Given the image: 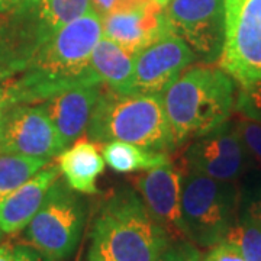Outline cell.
Returning <instances> with one entry per match:
<instances>
[{
    "mask_svg": "<svg viewBox=\"0 0 261 261\" xmlns=\"http://www.w3.org/2000/svg\"><path fill=\"white\" fill-rule=\"evenodd\" d=\"M154 2H157L160 6H161V8L164 9V8H166V6L168 5V2H170V0H154Z\"/></svg>",
    "mask_w": 261,
    "mask_h": 261,
    "instance_id": "33",
    "label": "cell"
},
{
    "mask_svg": "<svg viewBox=\"0 0 261 261\" xmlns=\"http://www.w3.org/2000/svg\"><path fill=\"white\" fill-rule=\"evenodd\" d=\"M157 261H202V252L189 240L171 241Z\"/></svg>",
    "mask_w": 261,
    "mask_h": 261,
    "instance_id": "24",
    "label": "cell"
},
{
    "mask_svg": "<svg viewBox=\"0 0 261 261\" xmlns=\"http://www.w3.org/2000/svg\"><path fill=\"white\" fill-rule=\"evenodd\" d=\"M65 149L42 103L12 105L0 118V152L53 160Z\"/></svg>",
    "mask_w": 261,
    "mask_h": 261,
    "instance_id": "9",
    "label": "cell"
},
{
    "mask_svg": "<svg viewBox=\"0 0 261 261\" xmlns=\"http://www.w3.org/2000/svg\"><path fill=\"white\" fill-rule=\"evenodd\" d=\"M250 166V160L233 122L228 121L190 141L183 152L181 166L187 171L225 181H237Z\"/></svg>",
    "mask_w": 261,
    "mask_h": 261,
    "instance_id": "10",
    "label": "cell"
},
{
    "mask_svg": "<svg viewBox=\"0 0 261 261\" xmlns=\"http://www.w3.org/2000/svg\"><path fill=\"white\" fill-rule=\"evenodd\" d=\"M49 28L58 32L92 9L90 0H28Z\"/></svg>",
    "mask_w": 261,
    "mask_h": 261,
    "instance_id": "20",
    "label": "cell"
},
{
    "mask_svg": "<svg viewBox=\"0 0 261 261\" xmlns=\"http://www.w3.org/2000/svg\"><path fill=\"white\" fill-rule=\"evenodd\" d=\"M161 96L177 148L209 134L231 118L237 86L221 67L189 65Z\"/></svg>",
    "mask_w": 261,
    "mask_h": 261,
    "instance_id": "2",
    "label": "cell"
},
{
    "mask_svg": "<svg viewBox=\"0 0 261 261\" xmlns=\"http://www.w3.org/2000/svg\"><path fill=\"white\" fill-rule=\"evenodd\" d=\"M57 167L65 183L82 195H96L97 178L105 171V160L92 140H77L57 155Z\"/></svg>",
    "mask_w": 261,
    "mask_h": 261,
    "instance_id": "16",
    "label": "cell"
},
{
    "mask_svg": "<svg viewBox=\"0 0 261 261\" xmlns=\"http://www.w3.org/2000/svg\"><path fill=\"white\" fill-rule=\"evenodd\" d=\"M102 38V18L90 9L61 28L6 86L13 105L42 103L80 84L102 83L90 58Z\"/></svg>",
    "mask_w": 261,
    "mask_h": 261,
    "instance_id": "1",
    "label": "cell"
},
{
    "mask_svg": "<svg viewBox=\"0 0 261 261\" xmlns=\"http://www.w3.org/2000/svg\"><path fill=\"white\" fill-rule=\"evenodd\" d=\"M13 103L10 99L9 90H8V86L6 83H0V116L6 112V109L10 108Z\"/></svg>",
    "mask_w": 261,
    "mask_h": 261,
    "instance_id": "30",
    "label": "cell"
},
{
    "mask_svg": "<svg viewBox=\"0 0 261 261\" xmlns=\"http://www.w3.org/2000/svg\"><path fill=\"white\" fill-rule=\"evenodd\" d=\"M20 0H0V13H6L8 10L15 8Z\"/></svg>",
    "mask_w": 261,
    "mask_h": 261,
    "instance_id": "32",
    "label": "cell"
},
{
    "mask_svg": "<svg viewBox=\"0 0 261 261\" xmlns=\"http://www.w3.org/2000/svg\"><path fill=\"white\" fill-rule=\"evenodd\" d=\"M51 160L0 152V202L34 177Z\"/></svg>",
    "mask_w": 261,
    "mask_h": 261,
    "instance_id": "19",
    "label": "cell"
},
{
    "mask_svg": "<svg viewBox=\"0 0 261 261\" xmlns=\"http://www.w3.org/2000/svg\"><path fill=\"white\" fill-rule=\"evenodd\" d=\"M86 218V199L68 186L64 178L58 177L27 225L22 240L53 260H67L80 243Z\"/></svg>",
    "mask_w": 261,
    "mask_h": 261,
    "instance_id": "6",
    "label": "cell"
},
{
    "mask_svg": "<svg viewBox=\"0 0 261 261\" xmlns=\"http://www.w3.org/2000/svg\"><path fill=\"white\" fill-rule=\"evenodd\" d=\"M90 63L102 84L115 92L129 93L134 77L132 54L102 35L94 45Z\"/></svg>",
    "mask_w": 261,
    "mask_h": 261,
    "instance_id": "17",
    "label": "cell"
},
{
    "mask_svg": "<svg viewBox=\"0 0 261 261\" xmlns=\"http://www.w3.org/2000/svg\"><path fill=\"white\" fill-rule=\"evenodd\" d=\"M3 237H5V233L0 231V243H2V240H3Z\"/></svg>",
    "mask_w": 261,
    "mask_h": 261,
    "instance_id": "34",
    "label": "cell"
},
{
    "mask_svg": "<svg viewBox=\"0 0 261 261\" xmlns=\"http://www.w3.org/2000/svg\"><path fill=\"white\" fill-rule=\"evenodd\" d=\"M134 185L149 215L164 228L171 241L189 240L181 214L183 168L168 161L141 173L134 178Z\"/></svg>",
    "mask_w": 261,
    "mask_h": 261,
    "instance_id": "12",
    "label": "cell"
},
{
    "mask_svg": "<svg viewBox=\"0 0 261 261\" xmlns=\"http://www.w3.org/2000/svg\"><path fill=\"white\" fill-rule=\"evenodd\" d=\"M100 89L102 83L80 84L42 102L64 148L86 132Z\"/></svg>",
    "mask_w": 261,
    "mask_h": 261,
    "instance_id": "14",
    "label": "cell"
},
{
    "mask_svg": "<svg viewBox=\"0 0 261 261\" xmlns=\"http://www.w3.org/2000/svg\"><path fill=\"white\" fill-rule=\"evenodd\" d=\"M171 238L149 215L138 192H115L97 211L89 261H157Z\"/></svg>",
    "mask_w": 261,
    "mask_h": 261,
    "instance_id": "3",
    "label": "cell"
},
{
    "mask_svg": "<svg viewBox=\"0 0 261 261\" xmlns=\"http://www.w3.org/2000/svg\"><path fill=\"white\" fill-rule=\"evenodd\" d=\"M116 2L118 0H90V5H92V9L100 16H106L109 13H112L116 6Z\"/></svg>",
    "mask_w": 261,
    "mask_h": 261,
    "instance_id": "28",
    "label": "cell"
},
{
    "mask_svg": "<svg viewBox=\"0 0 261 261\" xmlns=\"http://www.w3.org/2000/svg\"><path fill=\"white\" fill-rule=\"evenodd\" d=\"M0 261H15L13 245L10 243H0Z\"/></svg>",
    "mask_w": 261,
    "mask_h": 261,
    "instance_id": "31",
    "label": "cell"
},
{
    "mask_svg": "<svg viewBox=\"0 0 261 261\" xmlns=\"http://www.w3.org/2000/svg\"><path fill=\"white\" fill-rule=\"evenodd\" d=\"M170 29L186 41L205 64L219 60L224 47L225 0H170L163 9Z\"/></svg>",
    "mask_w": 261,
    "mask_h": 261,
    "instance_id": "8",
    "label": "cell"
},
{
    "mask_svg": "<svg viewBox=\"0 0 261 261\" xmlns=\"http://www.w3.org/2000/svg\"><path fill=\"white\" fill-rule=\"evenodd\" d=\"M13 254H15V261H56L51 257H48L47 254L41 252L25 243L15 244Z\"/></svg>",
    "mask_w": 261,
    "mask_h": 261,
    "instance_id": "26",
    "label": "cell"
},
{
    "mask_svg": "<svg viewBox=\"0 0 261 261\" xmlns=\"http://www.w3.org/2000/svg\"><path fill=\"white\" fill-rule=\"evenodd\" d=\"M243 214L261 225V187L257 190V193L252 196Z\"/></svg>",
    "mask_w": 261,
    "mask_h": 261,
    "instance_id": "27",
    "label": "cell"
},
{
    "mask_svg": "<svg viewBox=\"0 0 261 261\" xmlns=\"http://www.w3.org/2000/svg\"><path fill=\"white\" fill-rule=\"evenodd\" d=\"M0 118H2V116H0Z\"/></svg>",
    "mask_w": 261,
    "mask_h": 261,
    "instance_id": "35",
    "label": "cell"
},
{
    "mask_svg": "<svg viewBox=\"0 0 261 261\" xmlns=\"http://www.w3.org/2000/svg\"><path fill=\"white\" fill-rule=\"evenodd\" d=\"M151 0H118L116 2V6L113 12H121V10H129L135 9V8H140L147 5Z\"/></svg>",
    "mask_w": 261,
    "mask_h": 261,
    "instance_id": "29",
    "label": "cell"
},
{
    "mask_svg": "<svg viewBox=\"0 0 261 261\" xmlns=\"http://www.w3.org/2000/svg\"><path fill=\"white\" fill-rule=\"evenodd\" d=\"M60 177L57 166L48 164L0 202V231L13 235L27 228L41 207L53 183Z\"/></svg>",
    "mask_w": 261,
    "mask_h": 261,
    "instance_id": "15",
    "label": "cell"
},
{
    "mask_svg": "<svg viewBox=\"0 0 261 261\" xmlns=\"http://www.w3.org/2000/svg\"><path fill=\"white\" fill-rule=\"evenodd\" d=\"M233 128L243 142L250 163L261 166V122L240 115V118L233 121Z\"/></svg>",
    "mask_w": 261,
    "mask_h": 261,
    "instance_id": "22",
    "label": "cell"
},
{
    "mask_svg": "<svg viewBox=\"0 0 261 261\" xmlns=\"http://www.w3.org/2000/svg\"><path fill=\"white\" fill-rule=\"evenodd\" d=\"M86 130L100 144L123 141L166 154L176 148L161 94L119 93L102 84Z\"/></svg>",
    "mask_w": 261,
    "mask_h": 261,
    "instance_id": "4",
    "label": "cell"
},
{
    "mask_svg": "<svg viewBox=\"0 0 261 261\" xmlns=\"http://www.w3.org/2000/svg\"><path fill=\"white\" fill-rule=\"evenodd\" d=\"M241 250L245 261H261V225L247 215H241L226 235Z\"/></svg>",
    "mask_w": 261,
    "mask_h": 261,
    "instance_id": "21",
    "label": "cell"
},
{
    "mask_svg": "<svg viewBox=\"0 0 261 261\" xmlns=\"http://www.w3.org/2000/svg\"><path fill=\"white\" fill-rule=\"evenodd\" d=\"M219 67L241 87L261 79V0H225Z\"/></svg>",
    "mask_w": 261,
    "mask_h": 261,
    "instance_id": "7",
    "label": "cell"
},
{
    "mask_svg": "<svg viewBox=\"0 0 261 261\" xmlns=\"http://www.w3.org/2000/svg\"><path fill=\"white\" fill-rule=\"evenodd\" d=\"M163 8L151 0L129 10L112 12L102 18V35L132 56L148 48L167 32Z\"/></svg>",
    "mask_w": 261,
    "mask_h": 261,
    "instance_id": "13",
    "label": "cell"
},
{
    "mask_svg": "<svg viewBox=\"0 0 261 261\" xmlns=\"http://www.w3.org/2000/svg\"><path fill=\"white\" fill-rule=\"evenodd\" d=\"M240 197L237 181L216 180L183 168L181 214L189 240L205 248L225 240L238 219Z\"/></svg>",
    "mask_w": 261,
    "mask_h": 261,
    "instance_id": "5",
    "label": "cell"
},
{
    "mask_svg": "<svg viewBox=\"0 0 261 261\" xmlns=\"http://www.w3.org/2000/svg\"><path fill=\"white\" fill-rule=\"evenodd\" d=\"M235 109L241 116L261 122V79L248 87H241L237 94Z\"/></svg>",
    "mask_w": 261,
    "mask_h": 261,
    "instance_id": "23",
    "label": "cell"
},
{
    "mask_svg": "<svg viewBox=\"0 0 261 261\" xmlns=\"http://www.w3.org/2000/svg\"><path fill=\"white\" fill-rule=\"evenodd\" d=\"M103 160L116 173L145 171L167 164L170 161L166 152H157L123 141H111L103 145Z\"/></svg>",
    "mask_w": 261,
    "mask_h": 261,
    "instance_id": "18",
    "label": "cell"
},
{
    "mask_svg": "<svg viewBox=\"0 0 261 261\" xmlns=\"http://www.w3.org/2000/svg\"><path fill=\"white\" fill-rule=\"evenodd\" d=\"M196 60L186 41L168 29L157 42L134 56L129 93L161 94Z\"/></svg>",
    "mask_w": 261,
    "mask_h": 261,
    "instance_id": "11",
    "label": "cell"
},
{
    "mask_svg": "<svg viewBox=\"0 0 261 261\" xmlns=\"http://www.w3.org/2000/svg\"><path fill=\"white\" fill-rule=\"evenodd\" d=\"M202 261H245L238 245L229 240H222L209 247Z\"/></svg>",
    "mask_w": 261,
    "mask_h": 261,
    "instance_id": "25",
    "label": "cell"
}]
</instances>
